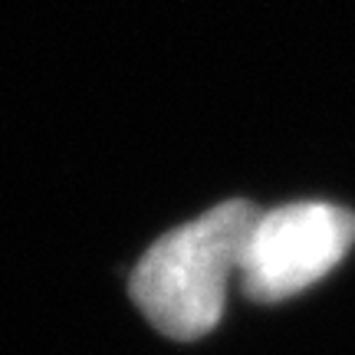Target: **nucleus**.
<instances>
[{"instance_id": "nucleus-2", "label": "nucleus", "mask_w": 355, "mask_h": 355, "mask_svg": "<svg viewBox=\"0 0 355 355\" xmlns=\"http://www.w3.org/2000/svg\"><path fill=\"white\" fill-rule=\"evenodd\" d=\"M355 243V214L336 204H286L257 214L241 254V286L254 303L309 290L343 263Z\"/></svg>"}, {"instance_id": "nucleus-1", "label": "nucleus", "mask_w": 355, "mask_h": 355, "mask_svg": "<svg viewBox=\"0 0 355 355\" xmlns=\"http://www.w3.org/2000/svg\"><path fill=\"white\" fill-rule=\"evenodd\" d=\"M257 214L254 204L224 201L145 250L132 273V300L155 329L191 343L220 322L227 283L241 270L243 241Z\"/></svg>"}]
</instances>
